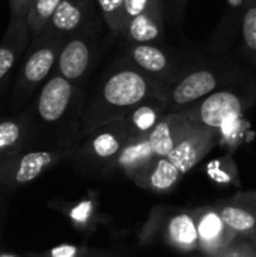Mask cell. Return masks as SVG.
Here are the masks:
<instances>
[{
	"mask_svg": "<svg viewBox=\"0 0 256 257\" xmlns=\"http://www.w3.org/2000/svg\"><path fill=\"white\" fill-rule=\"evenodd\" d=\"M232 199L237 200V202H243V203H247V205L256 208V190L244 191V193H238V194L232 196Z\"/></svg>",
	"mask_w": 256,
	"mask_h": 257,
	"instance_id": "4dcf8cb0",
	"label": "cell"
},
{
	"mask_svg": "<svg viewBox=\"0 0 256 257\" xmlns=\"http://www.w3.org/2000/svg\"><path fill=\"white\" fill-rule=\"evenodd\" d=\"M256 105V75L238 80L180 110L193 123L219 131Z\"/></svg>",
	"mask_w": 256,
	"mask_h": 257,
	"instance_id": "3957f363",
	"label": "cell"
},
{
	"mask_svg": "<svg viewBox=\"0 0 256 257\" xmlns=\"http://www.w3.org/2000/svg\"><path fill=\"white\" fill-rule=\"evenodd\" d=\"M252 72L223 56L204 54L175 81L164 86L163 99L169 111H180L217 89L250 77Z\"/></svg>",
	"mask_w": 256,
	"mask_h": 257,
	"instance_id": "7a4b0ae2",
	"label": "cell"
},
{
	"mask_svg": "<svg viewBox=\"0 0 256 257\" xmlns=\"http://www.w3.org/2000/svg\"><path fill=\"white\" fill-rule=\"evenodd\" d=\"M195 126L196 123L181 111H169L146 137L157 157H167Z\"/></svg>",
	"mask_w": 256,
	"mask_h": 257,
	"instance_id": "5bb4252c",
	"label": "cell"
},
{
	"mask_svg": "<svg viewBox=\"0 0 256 257\" xmlns=\"http://www.w3.org/2000/svg\"><path fill=\"white\" fill-rule=\"evenodd\" d=\"M246 6L247 0H225L223 14L207 44L210 51L223 54L235 45L240 36Z\"/></svg>",
	"mask_w": 256,
	"mask_h": 257,
	"instance_id": "9a60e30c",
	"label": "cell"
},
{
	"mask_svg": "<svg viewBox=\"0 0 256 257\" xmlns=\"http://www.w3.org/2000/svg\"><path fill=\"white\" fill-rule=\"evenodd\" d=\"M0 257H20V256H15V254H8V253H2Z\"/></svg>",
	"mask_w": 256,
	"mask_h": 257,
	"instance_id": "e575fe53",
	"label": "cell"
},
{
	"mask_svg": "<svg viewBox=\"0 0 256 257\" xmlns=\"http://www.w3.org/2000/svg\"><path fill=\"white\" fill-rule=\"evenodd\" d=\"M95 5L101 15V20L109 30V35L116 42H119L127 27V20L124 14L125 0H95Z\"/></svg>",
	"mask_w": 256,
	"mask_h": 257,
	"instance_id": "cb8c5ba5",
	"label": "cell"
},
{
	"mask_svg": "<svg viewBox=\"0 0 256 257\" xmlns=\"http://www.w3.org/2000/svg\"><path fill=\"white\" fill-rule=\"evenodd\" d=\"M84 107L86 102L81 86L54 72L39 90L35 113L41 123L47 126L68 125L80 136Z\"/></svg>",
	"mask_w": 256,
	"mask_h": 257,
	"instance_id": "277c9868",
	"label": "cell"
},
{
	"mask_svg": "<svg viewBox=\"0 0 256 257\" xmlns=\"http://www.w3.org/2000/svg\"><path fill=\"white\" fill-rule=\"evenodd\" d=\"M62 0H35L26 15L27 24L30 29L32 38H36L41 35V32L45 29L48 21L51 20L53 14L59 8Z\"/></svg>",
	"mask_w": 256,
	"mask_h": 257,
	"instance_id": "d4e9b609",
	"label": "cell"
},
{
	"mask_svg": "<svg viewBox=\"0 0 256 257\" xmlns=\"http://www.w3.org/2000/svg\"><path fill=\"white\" fill-rule=\"evenodd\" d=\"M72 257H100L98 256V253H94V251H91V250H84L83 253H80V254H75V256Z\"/></svg>",
	"mask_w": 256,
	"mask_h": 257,
	"instance_id": "d6a6232c",
	"label": "cell"
},
{
	"mask_svg": "<svg viewBox=\"0 0 256 257\" xmlns=\"http://www.w3.org/2000/svg\"><path fill=\"white\" fill-rule=\"evenodd\" d=\"M216 257H235V251H234V244L229 247V248H226L223 253H220L219 256Z\"/></svg>",
	"mask_w": 256,
	"mask_h": 257,
	"instance_id": "1f68e13d",
	"label": "cell"
},
{
	"mask_svg": "<svg viewBox=\"0 0 256 257\" xmlns=\"http://www.w3.org/2000/svg\"><path fill=\"white\" fill-rule=\"evenodd\" d=\"M30 131L32 122L26 114L0 120V161L24 151Z\"/></svg>",
	"mask_w": 256,
	"mask_h": 257,
	"instance_id": "44dd1931",
	"label": "cell"
},
{
	"mask_svg": "<svg viewBox=\"0 0 256 257\" xmlns=\"http://www.w3.org/2000/svg\"><path fill=\"white\" fill-rule=\"evenodd\" d=\"M62 45L63 39L42 33L33 38V44L30 45L27 56L20 66L18 78L14 86V104L27 99L39 84L51 77V72L56 71Z\"/></svg>",
	"mask_w": 256,
	"mask_h": 257,
	"instance_id": "9c48e42d",
	"label": "cell"
},
{
	"mask_svg": "<svg viewBox=\"0 0 256 257\" xmlns=\"http://www.w3.org/2000/svg\"><path fill=\"white\" fill-rule=\"evenodd\" d=\"M238 53L256 68V0H247L238 36Z\"/></svg>",
	"mask_w": 256,
	"mask_h": 257,
	"instance_id": "603a6c76",
	"label": "cell"
},
{
	"mask_svg": "<svg viewBox=\"0 0 256 257\" xmlns=\"http://www.w3.org/2000/svg\"><path fill=\"white\" fill-rule=\"evenodd\" d=\"M217 143H219V133L216 130L196 125L174 148V151L167 155V158L184 176L195 166H198Z\"/></svg>",
	"mask_w": 256,
	"mask_h": 257,
	"instance_id": "7c38bea8",
	"label": "cell"
},
{
	"mask_svg": "<svg viewBox=\"0 0 256 257\" xmlns=\"http://www.w3.org/2000/svg\"><path fill=\"white\" fill-rule=\"evenodd\" d=\"M193 212L198 227V250L204 257L219 256L238 239L220 217L216 205L198 208Z\"/></svg>",
	"mask_w": 256,
	"mask_h": 257,
	"instance_id": "8fae6325",
	"label": "cell"
},
{
	"mask_svg": "<svg viewBox=\"0 0 256 257\" xmlns=\"http://www.w3.org/2000/svg\"><path fill=\"white\" fill-rule=\"evenodd\" d=\"M35 0H9V20L26 17Z\"/></svg>",
	"mask_w": 256,
	"mask_h": 257,
	"instance_id": "f1b7e54d",
	"label": "cell"
},
{
	"mask_svg": "<svg viewBox=\"0 0 256 257\" xmlns=\"http://www.w3.org/2000/svg\"><path fill=\"white\" fill-rule=\"evenodd\" d=\"M166 113V102L161 98L151 96L137 104L133 110H130L122 117V122L130 137H142L148 136Z\"/></svg>",
	"mask_w": 256,
	"mask_h": 257,
	"instance_id": "d6986e66",
	"label": "cell"
},
{
	"mask_svg": "<svg viewBox=\"0 0 256 257\" xmlns=\"http://www.w3.org/2000/svg\"><path fill=\"white\" fill-rule=\"evenodd\" d=\"M155 158L157 155L154 154L146 136L130 137L112 163L107 176L113 173H121L133 181V178L139 175L145 167H148Z\"/></svg>",
	"mask_w": 256,
	"mask_h": 257,
	"instance_id": "2e32d148",
	"label": "cell"
},
{
	"mask_svg": "<svg viewBox=\"0 0 256 257\" xmlns=\"http://www.w3.org/2000/svg\"><path fill=\"white\" fill-rule=\"evenodd\" d=\"M164 241L181 253L198 250V227L193 211H180L172 214L164 224Z\"/></svg>",
	"mask_w": 256,
	"mask_h": 257,
	"instance_id": "ac0fdd59",
	"label": "cell"
},
{
	"mask_svg": "<svg viewBox=\"0 0 256 257\" xmlns=\"http://www.w3.org/2000/svg\"><path fill=\"white\" fill-rule=\"evenodd\" d=\"M216 206L226 226L234 230L238 238L247 239L256 229V208L253 206L237 202L232 197L216 203Z\"/></svg>",
	"mask_w": 256,
	"mask_h": 257,
	"instance_id": "7402d4cb",
	"label": "cell"
},
{
	"mask_svg": "<svg viewBox=\"0 0 256 257\" xmlns=\"http://www.w3.org/2000/svg\"><path fill=\"white\" fill-rule=\"evenodd\" d=\"M247 241L252 244V247L255 248V251H256V229L253 230V232H252V233H250V236L247 238Z\"/></svg>",
	"mask_w": 256,
	"mask_h": 257,
	"instance_id": "836d02e7",
	"label": "cell"
},
{
	"mask_svg": "<svg viewBox=\"0 0 256 257\" xmlns=\"http://www.w3.org/2000/svg\"><path fill=\"white\" fill-rule=\"evenodd\" d=\"M130 136L122 119L113 120L86 134L72 154L71 161L84 175L107 176L112 163Z\"/></svg>",
	"mask_w": 256,
	"mask_h": 257,
	"instance_id": "52a82bcc",
	"label": "cell"
},
{
	"mask_svg": "<svg viewBox=\"0 0 256 257\" xmlns=\"http://www.w3.org/2000/svg\"><path fill=\"white\" fill-rule=\"evenodd\" d=\"M163 83L146 75L122 56L103 75L84 107L80 126L81 139L98 126L122 119L137 104L151 96L163 99Z\"/></svg>",
	"mask_w": 256,
	"mask_h": 257,
	"instance_id": "6da1fadb",
	"label": "cell"
},
{
	"mask_svg": "<svg viewBox=\"0 0 256 257\" xmlns=\"http://www.w3.org/2000/svg\"><path fill=\"white\" fill-rule=\"evenodd\" d=\"M32 39L27 18H14L9 20L8 30L0 41V86L24 53Z\"/></svg>",
	"mask_w": 256,
	"mask_h": 257,
	"instance_id": "e0dca14e",
	"label": "cell"
},
{
	"mask_svg": "<svg viewBox=\"0 0 256 257\" xmlns=\"http://www.w3.org/2000/svg\"><path fill=\"white\" fill-rule=\"evenodd\" d=\"M124 48V57L146 75L160 83L170 84L189 66L198 62L204 53L158 44H131Z\"/></svg>",
	"mask_w": 256,
	"mask_h": 257,
	"instance_id": "5b68a950",
	"label": "cell"
},
{
	"mask_svg": "<svg viewBox=\"0 0 256 257\" xmlns=\"http://www.w3.org/2000/svg\"><path fill=\"white\" fill-rule=\"evenodd\" d=\"M98 20H101V15L95 0H62L41 33L65 41Z\"/></svg>",
	"mask_w": 256,
	"mask_h": 257,
	"instance_id": "30bf717a",
	"label": "cell"
},
{
	"mask_svg": "<svg viewBox=\"0 0 256 257\" xmlns=\"http://www.w3.org/2000/svg\"><path fill=\"white\" fill-rule=\"evenodd\" d=\"M166 2H160L151 9L131 18L125 27L119 44H158L166 41Z\"/></svg>",
	"mask_w": 256,
	"mask_h": 257,
	"instance_id": "4fadbf2b",
	"label": "cell"
},
{
	"mask_svg": "<svg viewBox=\"0 0 256 257\" xmlns=\"http://www.w3.org/2000/svg\"><path fill=\"white\" fill-rule=\"evenodd\" d=\"M104 21L98 20L63 41L56 71L66 80L81 86L94 71L103 51L106 38L103 33Z\"/></svg>",
	"mask_w": 256,
	"mask_h": 257,
	"instance_id": "8992f818",
	"label": "cell"
},
{
	"mask_svg": "<svg viewBox=\"0 0 256 257\" xmlns=\"http://www.w3.org/2000/svg\"><path fill=\"white\" fill-rule=\"evenodd\" d=\"M181 178V172L169 161L167 157H157L148 167L133 178V182L152 193H167L180 182Z\"/></svg>",
	"mask_w": 256,
	"mask_h": 257,
	"instance_id": "ffe728a7",
	"label": "cell"
},
{
	"mask_svg": "<svg viewBox=\"0 0 256 257\" xmlns=\"http://www.w3.org/2000/svg\"><path fill=\"white\" fill-rule=\"evenodd\" d=\"M78 143H59L57 146L35 151H21L0 161V184L5 188L24 187L63 160H71Z\"/></svg>",
	"mask_w": 256,
	"mask_h": 257,
	"instance_id": "ba28073f",
	"label": "cell"
},
{
	"mask_svg": "<svg viewBox=\"0 0 256 257\" xmlns=\"http://www.w3.org/2000/svg\"><path fill=\"white\" fill-rule=\"evenodd\" d=\"M164 2H166V14L169 15L172 26L177 30H181L189 0H164Z\"/></svg>",
	"mask_w": 256,
	"mask_h": 257,
	"instance_id": "484cf974",
	"label": "cell"
},
{
	"mask_svg": "<svg viewBox=\"0 0 256 257\" xmlns=\"http://www.w3.org/2000/svg\"><path fill=\"white\" fill-rule=\"evenodd\" d=\"M92 212H94L92 203L91 202H83V203L74 206L68 214H69L71 220L75 221L77 224H86L89 221V217H91Z\"/></svg>",
	"mask_w": 256,
	"mask_h": 257,
	"instance_id": "83f0119b",
	"label": "cell"
},
{
	"mask_svg": "<svg viewBox=\"0 0 256 257\" xmlns=\"http://www.w3.org/2000/svg\"><path fill=\"white\" fill-rule=\"evenodd\" d=\"M160 2H164V0H125L124 14H125L127 24L131 18H134L136 15L151 9L152 6H155Z\"/></svg>",
	"mask_w": 256,
	"mask_h": 257,
	"instance_id": "4316f807",
	"label": "cell"
},
{
	"mask_svg": "<svg viewBox=\"0 0 256 257\" xmlns=\"http://www.w3.org/2000/svg\"><path fill=\"white\" fill-rule=\"evenodd\" d=\"M234 251H235V257H256V251L252 244L243 238H238L234 242Z\"/></svg>",
	"mask_w": 256,
	"mask_h": 257,
	"instance_id": "f546056e",
	"label": "cell"
}]
</instances>
